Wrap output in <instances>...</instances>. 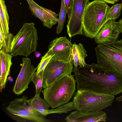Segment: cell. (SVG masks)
I'll return each mask as SVG.
<instances>
[{"label": "cell", "mask_w": 122, "mask_h": 122, "mask_svg": "<svg viewBox=\"0 0 122 122\" xmlns=\"http://www.w3.org/2000/svg\"><path fill=\"white\" fill-rule=\"evenodd\" d=\"M34 54L37 58H39L41 55L40 53L37 51H36L34 52Z\"/></svg>", "instance_id": "f1b7e54d"}, {"label": "cell", "mask_w": 122, "mask_h": 122, "mask_svg": "<svg viewBox=\"0 0 122 122\" xmlns=\"http://www.w3.org/2000/svg\"><path fill=\"white\" fill-rule=\"evenodd\" d=\"M89 0H72L70 16L66 26L67 33L71 38L77 35H83V20Z\"/></svg>", "instance_id": "9c48e42d"}, {"label": "cell", "mask_w": 122, "mask_h": 122, "mask_svg": "<svg viewBox=\"0 0 122 122\" xmlns=\"http://www.w3.org/2000/svg\"><path fill=\"white\" fill-rule=\"evenodd\" d=\"M122 8V3L113 5L109 9L106 15L107 21L109 20H115L120 16Z\"/></svg>", "instance_id": "ffe728a7"}, {"label": "cell", "mask_w": 122, "mask_h": 122, "mask_svg": "<svg viewBox=\"0 0 122 122\" xmlns=\"http://www.w3.org/2000/svg\"><path fill=\"white\" fill-rule=\"evenodd\" d=\"M106 3L111 4H114L118 1L119 0H102Z\"/></svg>", "instance_id": "4316f807"}, {"label": "cell", "mask_w": 122, "mask_h": 122, "mask_svg": "<svg viewBox=\"0 0 122 122\" xmlns=\"http://www.w3.org/2000/svg\"></svg>", "instance_id": "4dcf8cb0"}, {"label": "cell", "mask_w": 122, "mask_h": 122, "mask_svg": "<svg viewBox=\"0 0 122 122\" xmlns=\"http://www.w3.org/2000/svg\"><path fill=\"white\" fill-rule=\"evenodd\" d=\"M72 63L74 67L77 68L84 66L86 64L85 58L87 56L86 51L83 44L80 43L77 44L75 43L72 44L71 49Z\"/></svg>", "instance_id": "9a60e30c"}, {"label": "cell", "mask_w": 122, "mask_h": 122, "mask_svg": "<svg viewBox=\"0 0 122 122\" xmlns=\"http://www.w3.org/2000/svg\"><path fill=\"white\" fill-rule=\"evenodd\" d=\"M110 7L102 0H94L86 7L83 20V34L91 39L96 36L107 21L106 15Z\"/></svg>", "instance_id": "3957f363"}, {"label": "cell", "mask_w": 122, "mask_h": 122, "mask_svg": "<svg viewBox=\"0 0 122 122\" xmlns=\"http://www.w3.org/2000/svg\"><path fill=\"white\" fill-rule=\"evenodd\" d=\"M14 36L13 34L10 33L7 36H5L0 50H1L5 52L9 53L10 48Z\"/></svg>", "instance_id": "cb8c5ba5"}, {"label": "cell", "mask_w": 122, "mask_h": 122, "mask_svg": "<svg viewBox=\"0 0 122 122\" xmlns=\"http://www.w3.org/2000/svg\"><path fill=\"white\" fill-rule=\"evenodd\" d=\"M72 44L66 36L56 37L50 42L47 53L53 55L70 46Z\"/></svg>", "instance_id": "2e32d148"}, {"label": "cell", "mask_w": 122, "mask_h": 122, "mask_svg": "<svg viewBox=\"0 0 122 122\" xmlns=\"http://www.w3.org/2000/svg\"><path fill=\"white\" fill-rule=\"evenodd\" d=\"M22 61V67L13 90L14 93L18 96L28 88V85L32 81L33 75L37 69V67H34L31 64L30 58L23 57Z\"/></svg>", "instance_id": "30bf717a"}, {"label": "cell", "mask_w": 122, "mask_h": 122, "mask_svg": "<svg viewBox=\"0 0 122 122\" xmlns=\"http://www.w3.org/2000/svg\"><path fill=\"white\" fill-rule=\"evenodd\" d=\"M12 56L1 50L0 51V91L5 88L8 76L10 75L12 63Z\"/></svg>", "instance_id": "5bb4252c"}, {"label": "cell", "mask_w": 122, "mask_h": 122, "mask_svg": "<svg viewBox=\"0 0 122 122\" xmlns=\"http://www.w3.org/2000/svg\"><path fill=\"white\" fill-rule=\"evenodd\" d=\"M43 72H40L37 74L36 72L33 75L32 81L34 83L36 87L35 95H40L42 91Z\"/></svg>", "instance_id": "7402d4cb"}, {"label": "cell", "mask_w": 122, "mask_h": 122, "mask_svg": "<svg viewBox=\"0 0 122 122\" xmlns=\"http://www.w3.org/2000/svg\"><path fill=\"white\" fill-rule=\"evenodd\" d=\"M54 55H50L46 52L41 57V61L37 67L36 72L37 74L40 72L44 71L45 68Z\"/></svg>", "instance_id": "603a6c76"}, {"label": "cell", "mask_w": 122, "mask_h": 122, "mask_svg": "<svg viewBox=\"0 0 122 122\" xmlns=\"http://www.w3.org/2000/svg\"><path fill=\"white\" fill-rule=\"evenodd\" d=\"M67 14L63 0H61V5L59 15L58 25L56 28V33L59 34L62 31L66 20Z\"/></svg>", "instance_id": "44dd1931"}, {"label": "cell", "mask_w": 122, "mask_h": 122, "mask_svg": "<svg viewBox=\"0 0 122 122\" xmlns=\"http://www.w3.org/2000/svg\"><path fill=\"white\" fill-rule=\"evenodd\" d=\"M68 18L70 17L71 11L72 0H63Z\"/></svg>", "instance_id": "d4e9b609"}, {"label": "cell", "mask_w": 122, "mask_h": 122, "mask_svg": "<svg viewBox=\"0 0 122 122\" xmlns=\"http://www.w3.org/2000/svg\"><path fill=\"white\" fill-rule=\"evenodd\" d=\"M120 33L118 22L109 20L102 26L94 39L98 44L113 42L117 41Z\"/></svg>", "instance_id": "8fae6325"}, {"label": "cell", "mask_w": 122, "mask_h": 122, "mask_svg": "<svg viewBox=\"0 0 122 122\" xmlns=\"http://www.w3.org/2000/svg\"><path fill=\"white\" fill-rule=\"evenodd\" d=\"M121 32H122V18L118 22Z\"/></svg>", "instance_id": "83f0119b"}, {"label": "cell", "mask_w": 122, "mask_h": 122, "mask_svg": "<svg viewBox=\"0 0 122 122\" xmlns=\"http://www.w3.org/2000/svg\"><path fill=\"white\" fill-rule=\"evenodd\" d=\"M27 97L23 96L10 102L6 108L10 114L35 122H48L50 121L39 112L33 110L27 102Z\"/></svg>", "instance_id": "ba28073f"}, {"label": "cell", "mask_w": 122, "mask_h": 122, "mask_svg": "<svg viewBox=\"0 0 122 122\" xmlns=\"http://www.w3.org/2000/svg\"><path fill=\"white\" fill-rule=\"evenodd\" d=\"M30 108L32 110L38 111L45 116L48 115L47 111L50 107L47 102L44 99H42L40 95L35 96L27 100Z\"/></svg>", "instance_id": "e0dca14e"}, {"label": "cell", "mask_w": 122, "mask_h": 122, "mask_svg": "<svg viewBox=\"0 0 122 122\" xmlns=\"http://www.w3.org/2000/svg\"><path fill=\"white\" fill-rule=\"evenodd\" d=\"M0 30L5 36L9 33V17L4 0H0Z\"/></svg>", "instance_id": "ac0fdd59"}, {"label": "cell", "mask_w": 122, "mask_h": 122, "mask_svg": "<svg viewBox=\"0 0 122 122\" xmlns=\"http://www.w3.org/2000/svg\"><path fill=\"white\" fill-rule=\"evenodd\" d=\"M114 95L77 90L73 101L76 110L82 112L99 111L111 106Z\"/></svg>", "instance_id": "52a82bcc"}, {"label": "cell", "mask_w": 122, "mask_h": 122, "mask_svg": "<svg viewBox=\"0 0 122 122\" xmlns=\"http://www.w3.org/2000/svg\"><path fill=\"white\" fill-rule=\"evenodd\" d=\"M116 101L118 102H122V95L117 97L116 99Z\"/></svg>", "instance_id": "f546056e"}, {"label": "cell", "mask_w": 122, "mask_h": 122, "mask_svg": "<svg viewBox=\"0 0 122 122\" xmlns=\"http://www.w3.org/2000/svg\"><path fill=\"white\" fill-rule=\"evenodd\" d=\"M75 75H67L44 88L42 92L44 99L52 109L68 102L76 90Z\"/></svg>", "instance_id": "277c9868"}, {"label": "cell", "mask_w": 122, "mask_h": 122, "mask_svg": "<svg viewBox=\"0 0 122 122\" xmlns=\"http://www.w3.org/2000/svg\"><path fill=\"white\" fill-rule=\"evenodd\" d=\"M72 46L54 55L45 68L43 72V87L45 88L73 71Z\"/></svg>", "instance_id": "7a4b0ae2"}, {"label": "cell", "mask_w": 122, "mask_h": 122, "mask_svg": "<svg viewBox=\"0 0 122 122\" xmlns=\"http://www.w3.org/2000/svg\"><path fill=\"white\" fill-rule=\"evenodd\" d=\"M76 110L73 101L61 105L56 109L48 110L47 111L48 115L53 113L61 114L67 113L72 110Z\"/></svg>", "instance_id": "d6986e66"}, {"label": "cell", "mask_w": 122, "mask_h": 122, "mask_svg": "<svg viewBox=\"0 0 122 122\" xmlns=\"http://www.w3.org/2000/svg\"><path fill=\"white\" fill-rule=\"evenodd\" d=\"M107 118L106 113L103 111L83 112L77 110L71 112L65 120L67 122H105Z\"/></svg>", "instance_id": "4fadbf2b"}, {"label": "cell", "mask_w": 122, "mask_h": 122, "mask_svg": "<svg viewBox=\"0 0 122 122\" xmlns=\"http://www.w3.org/2000/svg\"><path fill=\"white\" fill-rule=\"evenodd\" d=\"M77 90L116 95L122 92V76L93 63L73 68Z\"/></svg>", "instance_id": "6da1fadb"}, {"label": "cell", "mask_w": 122, "mask_h": 122, "mask_svg": "<svg viewBox=\"0 0 122 122\" xmlns=\"http://www.w3.org/2000/svg\"><path fill=\"white\" fill-rule=\"evenodd\" d=\"M5 35H4L1 30H0V49L1 48L4 41Z\"/></svg>", "instance_id": "484cf974"}, {"label": "cell", "mask_w": 122, "mask_h": 122, "mask_svg": "<svg viewBox=\"0 0 122 122\" xmlns=\"http://www.w3.org/2000/svg\"><path fill=\"white\" fill-rule=\"evenodd\" d=\"M38 40L37 31L34 23H25L14 36L9 53L12 56L27 57L36 51Z\"/></svg>", "instance_id": "8992f818"}, {"label": "cell", "mask_w": 122, "mask_h": 122, "mask_svg": "<svg viewBox=\"0 0 122 122\" xmlns=\"http://www.w3.org/2000/svg\"><path fill=\"white\" fill-rule=\"evenodd\" d=\"M97 65L122 76V39L95 48Z\"/></svg>", "instance_id": "5b68a950"}, {"label": "cell", "mask_w": 122, "mask_h": 122, "mask_svg": "<svg viewBox=\"0 0 122 122\" xmlns=\"http://www.w3.org/2000/svg\"><path fill=\"white\" fill-rule=\"evenodd\" d=\"M26 0L32 14L42 22L43 26L51 29L53 25L58 23V14L39 5L33 0Z\"/></svg>", "instance_id": "7c38bea8"}]
</instances>
